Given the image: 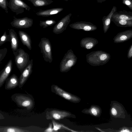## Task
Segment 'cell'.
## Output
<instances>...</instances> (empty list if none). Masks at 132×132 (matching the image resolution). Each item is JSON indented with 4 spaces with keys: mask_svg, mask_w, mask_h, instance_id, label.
<instances>
[{
    "mask_svg": "<svg viewBox=\"0 0 132 132\" xmlns=\"http://www.w3.org/2000/svg\"><path fill=\"white\" fill-rule=\"evenodd\" d=\"M110 114L112 120L116 122H123L129 119L130 117L123 106L118 101H111Z\"/></svg>",
    "mask_w": 132,
    "mask_h": 132,
    "instance_id": "obj_1",
    "label": "cell"
},
{
    "mask_svg": "<svg viewBox=\"0 0 132 132\" xmlns=\"http://www.w3.org/2000/svg\"><path fill=\"white\" fill-rule=\"evenodd\" d=\"M86 57L87 62L93 66L105 64L111 58L110 54L102 50L91 52L87 54Z\"/></svg>",
    "mask_w": 132,
    "mask_h": 132,
    "instance_id": "obj_2",
    "label": "cell"
},
{
    "mask_svg": "<svg viewBox=\"0 0 132 132\" xmlns=\"http://www.w3.org/2000/svg\"><path fill=\"white\" fill-rule=\"evenodd\" d=\"M13 52L16 65L21 73H22L30 62L29 55L21 48H18L16 51Z\"/></svg>",
    "mask_w": 132,
    "mask_h": 132,
    "instance_id": "obj_3",
    "label": "cell"
},
{
    "mask_svg": "<svg viewBox=\"0 0 132 132\" xmlns=\"http://www.w3.org/2000/svg\"><path fill=\"white\" fill-rule=\"evenodd\" d=\"M77 57L71 49L69 50L61 61L60 65V71L62 72L69 71L76 63Z\"/></svg>",
    "mask_w": 132,
    "mask_h": 132,
    "instance_id": "obj_4",
    "label": "cell"
},
{
    "mask_svg": "<svg viewBox=\"0 0 132 132\" xmlns=\"http://www.w3.org/2000/svg\"><path fill=\"white\" fill-rule=\"evenodd\" d=\"M38 46L45 61L51 63L53 61V57L52 45L49 40L45 37L42 38Z\"/></svg>",
    "mask_w": 132,
    "mask_h": 132,
    "instance_id": "obj_5",
    "label": "cell"
},
{
    "mask_svg": "<svg viewBox=\"0 0 132 132\" xmlns=\"http://www.w3.org/2000/svg\"><path fill=\"white\" fill-rule=\"evenodd\" d=\"M46 117L47 119L57 120H61L66 118H76L75 115L69 112L55 109L47 111Z\"/></svg>",
    "mask_w": 132,
    "mask_h": 132,
    "instance_id": "obj_6",
    "label": "cell"
},
{
    "mask_svg": "<svg viewBox=\"0 0 132 132\" xmlns=\"http://www.w3.org/2000/svg\"><path fill=\"white\" fill-rule=\"evenodd\" d=\"M51 90L56 94L71 102L78 103L81 101V99L79 97L65 91L57 85H52Z\"/></svg>",
    "mask_w": 132,
    "mask_h": 132,
    "instance_id": "obj_7",
    "label": "cell"
},
{
    "mask_svg": "<svg viewBox=\"0 0 132 132\" xmlns=\"http://www.w3.org/2000/svg\"><path fill=\"white\" fill-rule=\"evenodd\" d=\"M8 7L16 15L22 13L24 9L29 11L30 7L22 0H10Z\"/></svg>",
    "mask_w": 132,
    "mask_h": 132,
    "instance_id": "obj_8",
    "label": "cell"
},
{
    "mask_svg": "<svg viewBox=\"0 0 132 132\" xmlns=\"http://www.w3.org/2000/svg\"><path fill=\"white\" fill-rule=\"evenodd\" d=\"M13 100L20 106L27 110L32 109L34 105V101L29 97L19 94H16L13 96Z\"/></svg>",
    "mask_w": 132,
    "mask_h": 132,
    "instance_id": "obj_9",
    "label": "cell"
},
{
    "mask_svg": "<svg viewBox=\"0 0 132 132\" xmlns=\"http://www.w3.org/2000/svg\"><path fill=\"white\" fill-rule=\"evenodd\" d=\"M33 24V20L27 17L17 18L14 16L10 24L14 27L19 29L27 28L32 27Z\"/></svg>",
    "mask_w": 132,
    "mask_h": 132,
    "instance_id": "obj_10",
    "label": "cell"
},
{
    "mask_svg": "<svg viewBox=\"0 0 132 132\" xmlns=\"http://www.w3.org/2000/svg\"><path fill=\"white\" fill-rule=\"evenodd\" d=\"M72 14L67 15L60 20L54 26L53 30V32L58 34L63 32L66 30L70 21V17Z\"/></svg>",
    "mask_w": 132,
    "mask_h": 132,
    "instance_id": "obj_11",
    "label": "cell"
},
{
    "mask_svg": "<svg viewBox=\"0 0 132 132\" xmlns=\"http://www.w3.org/2000/svg\"><path fill=\"white\" fill-rule=\"evenodd\" d=\"M71 28L76 30H82L86 31H92L97 29L96 26L92 23L83 21L77 22L69 25Z\"/></svg>",
    "mask_w": 132,
    "mask_h": 132,
    "instance_id": "obj_12",
    "label": "cell"
},
{
    "mask_svg": "<svg viewBox=\"0 0 132 132\" xmlns=\"http://www.w3.org/2000/svg\"><path fill=\"white\" fill-rule=\"evenodd\" d=\"M33 60H30L29 64L23 71L19 79V86L22 87L25 83L32 71Z\"/></svg>",
    "mask_w": 132,
    "mask_h": 132,
    "instance_id": "obj_13",
    "label": "cell"
},
{
    "mask_svg": "<svg viewBox=\"0 0 132 132\" xmlns=\"http://www.w3.org/2000/svg\"><path fill=\"white\" fill-rule=\"evenodd\" d=\"M132 38V29L126 30L118 33L113 38L116 43H123Z\"/></svg>",
    "mask_w": 132,
    "mask_h": 132,
    "instance_id": "obj_14",
    "label": "cell"
},
{
    "mask_svg": "<svg viewBox=\"0 0 132 132\" xmlns=\"http://www.w3.org/2000/svg\"><path fill=\"white\" fill-rule=\"evenodd\" d=\"M13 63L11 60L8 62L0 72V87L3 85L11 73L12 69Z\"/></svg>",
    "mask_w": 132,
    "mask_h": 132,
    "instance_id": "obj_15",
    "label": "cell"
},
{
    "mask_svg": "<svg viewBox=\"0 0 132 132\" xmlns=\"http://www.w3.org/2000/svg\"><path fill=\"white\" fill-rule=\"evenodd\" d=\"M98 41L96 39L91 37H86L82 39L80 43L82 47L89 50L94 47L98 43Z\"/></svg>",
    "mask_w": 132,
    "mask_h": 132,
    "instance_id": "obj_16",
    "label": "cell"
},
{
    "mask_svg": "<svg viewBox=\"0 0 132 132\" xmlns=\"http://www.w3.org/2000/svg\"><path fill=\"white\" fill-rule=\"evenodd\" d=\"M81 112L95 117H98L101 114L102 110L99 106L93 105L88 108L83 109L81 111Z\"/></svg>",
    "mask_w": 132,
    "mask_h": 132,
    "instance_id": "obj_17",
    "label": "cell"
},
{
    "mask_svg": "<svg viewBox=\"0 0 132 132\" xmlns=\"http://www.w3.org/2000/svg\"><path fill=\"white\" fill-rule=\"evenodd\" d=\"M117 11L116 7L113 6L110 13L106 16H104L102 19L103 25V30L104 33H106L109 29L111 18L114 13Z\"/></svg>",
    "mask_w": 132,
    "mask_h": 132,
    "instance_id": "obj_18",
    "label": "cell"
},
{
    "mask_svg": "<svg viewBox=\"0 0 132 132\" xmlns=\"http://www.w3.org/2000/svg\"><path fill=\"white\" fill-rule=\"evenodd\" d=\"M63 10L62 7L52 8L42 10L36 13L37 15L43 17H48L57 14Z\"/></svg>",
    "mask_w": 132,
    "mask_h": 132,
    "instance_id": "obj_19",
    "label": "cell"
},
{
    "mask_svg": "<svg viewBox=\"0 0 132 132\" xmlns=\"http://www.w3.org/2000/svg\"><path fill=\"white\" fill-rule=\"evenodd\" d=\"M18 34L21 41L23 44L26 46L30 50L32 49V42L30 37L26 32L19 30Z\"/></svg>",
    "mask_w": 132,
    "mask_h": 132,
    "instance_id": "obj_20",
    "label": "cell"
},
{
    "mask_svg": "<svg viewBox=\"0 0 132 132\" xmlns=\"http://www.w3.org/2000/svg\"><path fill=\"white\" fill-rule=\"evenodd\" d=\"M112 18L114 19L132 20V12L126 10L116 11L114 13Z\"/></svg>",
    "mask_w": 132,
    "mask_h": 132,
    "instance_id": "obj_21",
    "label": "cell"
},
{
    "mask_svg": "<svg viewBox=\"0 0 132 132\" xmlns=\"http://www.w3.org/2000/svg\"><path fill=\"white\" fill-rule=\"evenodd\" d=\"M19 85V79L15 74H13L6 79L5 89L9 90L15 88Z\"/></svg>",
    "mask_w": 132,
    "mask_h": 132,
    "instance_id": "obj_22",
    "label": "cell"
},
{
    "mask_svg": "<svg viewBox=\"0 0 132 132\" xmlns=\"http://www.w3.org/2000/svg\"><path fill=\"white\" fill-rule=\"evenodd\" d=\"M9 34L10 37L11 48L13 51H15L18 49L19 41L16 32L12 29L9 30Z\"/></svg>",
    "mask_w": 132,
    "mask_h": 132,
    "instance_id": "obj_23",
    "label": "cell"
},
{
    "mask_svg": "<svg viewBox=\"0 0 132 132\" xmlns=\"http://www.w3.org/2000/svg\"><path fill=\"white\" fill-rule=\"evenodd\" d=\"M111 21L113 22L118 27H132V20L114 19L112 17Z\"/></svg>",
    "mask_w": 132,
    "mask_h": 132,
    "instance_id": "obj_24",
    "label": "cell"
},
{
    "mask_svg": "<svg viewBox=\"0 0 132 132\" xmlns=\"http://www.w3.org/2000/svg\"><path fill=\"white\" fill-rule=\"evenodd\" d=\"M30 2L36 7H40L49 5L53 2L52 0H26Z\"/></svg>",
    "mask_w": 132,
    "mask_h": 132,
    "instance_id": "obj_25",
    "label": "cell"
},
{
    "mask_svg": "<svg viewBox=\"0 0 132 132\" xmlns=\"http://www.w3.org/2000/svg\"><path fill=\"white\" fill-rule=\"evenodd\" d=\"M0 131L1 132H28L30 131L17 127H0Z\"/></svg>",
    "mask_w": 132,
    "mask_h": 132,
    "instance_id": "obj_26",
    "label": "cell"
},
{
    "mask_svg": "<svg viewBox=\"0 0 132 132\" xmlns=\"http://www.w3.org/2000/svg\"><path fill=\"white\" fill-rule=\"evenodd\" d=\"M52 122L53 125V129L54 132H57L59 130L64 129L72 132H78L70 129L63 124L57 122L54 120H52Z\"/></svg>",
    "mask_w": 132,
    "mask_h": 132,
    "instance_id": "obj_27",
    "label": "cell"
},
{
    "mask_svg": "<svg viewBox=\"0 0 132 132\" xmlns=\"http://www.w3.org/2000/svg\"><path fill=\"white\" fill-rule=\"evenodd\" d=\"M56 23V21L53 19H48L44 21H40L39 25L43 28L53 25Z\"/></svg>",
    "mask_w": 132,
    "mask_h": 132,
    "instance_id": "obj_28",
    "label": "cell"
},
{
    "mask_svg": "<svg viewBox=\"0 0 132 132\" xmlns=\"http://www.w3.org/2000/svg\"><path fill=\"white\" fill-rule=\"evenodd\" d=\"M10 35H7L6 32L5 31L1 37L0 46H2L6 42H10Z\"/></svg>",
    "mask_w": 132,
    "mask_h": 132,
    "instance_id": "obj_29",
    "label": "cell"
},
{
    "mask_svg": "<svg viewBox=\"0 0 132 132\" xmlns=\"http://www.w3.org/2000/svg\"><path fill=\"white\" fill-rule=\"evenodd\" d=\"M9 2L7 0H0V7L3 9L7 13L8 12L7 8Z\"/></svg>",
    "mask_w": 132,
    "mask_h": 132,
    "instance_id": "obj_30",
    "label": "cell"
},
{
    "mask_svg": "<svg viewBox=\"0 0 132 132\" xmlns=\"http://www.w3.org/2000/svg\"><path fill=\"white\" fill-rule=\"evenodd\" d=\"M7 51V49L5 47L0 50V62L1 63V61L4 59L5 56Z\"/></svg>",
    "mask_w": 132,
    "mask_h": 132,
    "instance_id": "obj_31",
    "label": "cell"
},
{
    "mask_svg": "<svg viewBox=\"0 0 132 132\" xmlns=\"http://www.w3.org/2000/svg\"><path fill=\"white\" fill-rule=\"evenodd\" d=\"M122 3L132 10V0H122Z\"/></svg>",
    "mask_w": 132,
    "mask_h": 132,
    "instance_id": "obj_32",
    "label": "cell"
},
{
    "mask_svg": "<svg viewBox=\"0 0 132 132\" xmlns=\"http://www.w3.org/2000/svg\"><path fill=\"white\" fill-rule=\"evenodd\" d=\"M44 132H53V125L52 122L49 123L48 127L44 131Z\"/></svg>",
    "mask_w": 132,
    "mask_h": 132,
    "instance_id": "obj_33",
    "label": "cell"
},
{
    "mask_svg": "<svg viewBox=\"0 0 132 132\" xmlns=\"http://www.w3.org/2000/svg\"><path fill=\"white\" fill-rule=\"evenodd\" d=\"M127 57L128 59L132 57V44L128 51Z\"/></svg>",
    "mask_w": 132,
    "mask_h": 132,
    "instance_id": "obj_34",
    "label": "cell"
},
{
    "mask_svg": "<svg viewBox=\"0 0 132 132\" xmlns=\"http://www.w3.org/2000/svg\"><path fill=\"white\" fill-rule=\"evenodd\" d=\"M119 131L120 132H132V131L130 130L128 128L123 127L121 128Z\"/></svg>",
    "mask_w": 132,
    "mask_h": 132,
    "instance_id": "obj_35",
    "label": "cell"
},
{
    "mask_svg": "<svg viewBox=\"0 0 132 132\" xmlns=\"http://www.w3.org/2000/svg\"><path fill=\"white\" fill-rule=\"evenodd\" d=\"M97 2L99 3H102L106 0H97Z\"/></svg>",
    "mask_w": 132,
    "mask_h": 132,
    "instance_id": "obj_36",
    "label": "cell"
},
{
    "mask_svg": "<svg viewBox=\"0 0 132 132\" xmlns=\"http://www.w3.org/2000/svg\"><path fill=\"white\" fill-rule=\"evenodd\" d=\"M62 0L64 1H68L69 0L71 1V0Z\"/></svg>",
    "mask_w": 132,
    "mask_h": 132,
    "instance_id": "obj_37",
    "label": "cell"
}]
</instances>
